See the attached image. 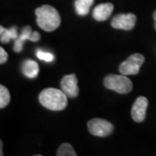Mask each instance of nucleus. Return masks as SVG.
Returning <instances> with one entry per match:
<instances>
[{
  "label": "nucleus",
  "instance_id": "obj_1",
  "mask_svg": "<svg viewBox=\"0 0 156 156\" xmlns=\"http://www.w3.org/2000/svg\"><path fill=\"white\" fill-rule=\"evenodd\" d=\"M67 97L62 90L49 88L44 89L40 93L39 101L43 106L50 110L60 111L67 107Z\"/></svg>",
  "mask_w": 156,
  "mask_h": 156
},
{
  "label": "nucleus",
  "instance_id": "obj_2",
  "mask_svg": "<svg viewBox=\"0 0 156 156\" xmlns=\"http://www.w3.org/2000/svg\"><path fill=\"white\" fill-rule=\"evenodd\" d=\"M37 23L45 31H53L59 27L61 17L58 11L51 5L41 6L36 10Z\"/></svg>",
  "mask_w": 156,
  "mask_h": 156
},
{
  "label": "nucleus",
  "instance_id": "obj_3",
  "mask_svg": "<svg viewBox=\"0 0 156 156\" xmlns=\"http://www.w3.org/2000/svg\"><path fill=\"white\" fill-rule=\"evenodd\" d=\"M104 86L119 94H128L133 89L131 80L125 75H108L104 79Z\"/></svg>",
  "mask_w": 156,
  "mask_h": 156
},
{
  "label": "nucleus",
  "instance_id": "obj_4",
  "mask_svg": "<svg viewBox=\"0 0 156 156\" xmlns=\"http://www.w3.org/2000/svg\"><path fill=\"white\" fill-rule=\"evenodd\" d=\"M145 61V57L143 55L135 53L128 57L126 61H124L120 65L119 70L122 75H136L140 71V69Z\"/></svg>",
  "mask_w": 156,
  "mask_h": 156
},
{
  "label": "nucleus",
  "instance_id": "obj_5",
  "mask_svg": "<svg viewBox=\"0 0 156 156\" xmlns=\"http://www.w3.org/2000/svg\"><path fill=\"white\" fill-rule=\"evenodd\" d=\"M89 133L98 137H106L112 134L114 127L111 123L106 120L95 118L88 122Z\"/></svg>",
  "mask_w": 156,
  "mask_h": 156
},
{
  "label": "nucleus",
  "instance_id": "obj_6",
  "mask_svg": "<svg viewBox=\"0 0 156 156\" xmlns=\"http://www.w3.org/2000/svg\"><path fill=\"white\" fill-rule=\"evenodd\" d=\"M136 23V17L132 13L118 14L112 19L111 25L115 29L130 30Z\"/></svg>",
  "mask_w": 156,
  "mask_h": 156
},
{
  "label": "nucleus",
  "instance_id": "obj_7",
  "mask_svg": "<svg viewBox=\"0 0 156 156\" xmlns=\"http://www.w3.org/2000/svg\"><path fill=\"white\" fill-rule=\"evenodd\" d=\"M77 78L75 74L67 75L62 79L61 87L62 90L68 97L75 98L79 94V88H78Z\"/></svg>",
  "mask_w": 156,
  "mask_h": 156
},
{
  "label": "nucleus",
  "instance_id": "obj_8",
  "mask_svg": "<svg viewBox=\"0 0 156 156\" xmlns=\"http://www.w3.org/2000/svg\"><path fill=\"white\" fill-rule=\"evenodd\" d=\"M40 39V34L37 31H32L30 26L23 27L20 35H18L17 38L14 43V50L16 52H20L23 50V44L26 40H30L31 42H37Z\"/></svg>",
  "mask_w": 156,
  "mask_h": 156
},
{
  "label": "nucleus",
  "instance_id": "obj_9",
  "mask_svg": "<svg viewBox=\"0 0 156 156\" xmlns=\"http://www.w3.org/2000/svg\"><path fill=\"white\" fill-rule=\"evenodd\" d=\"M147 106L148 101L145 96H139L136 99L131 110V115L134 122H141L145 120Z\"/></svg>",
  "mask_w": 156,
  "mask_h": 156
},
{
  "label": "nucleus",
  "instance_id": "obj_10",
  "mask_svg": "<svg viewBox=\"0 0 156 156\" xmlns=\"http://www.w3.org/2000/svg\"><path fill=\"white\" fill-rule=\"evenodd\" d=\"M114 11V5L111 3L101 4L97 5L93 11V17L96 21H105L111 16Z\"/></svg>",
  "mask_w": 156,
  "mask_h": 156
},
{
  "label": "nucleus",
  "instance_id": "obj_11",
  "mask_svg": "<svg viewBox=\"0 0 156 156\" xmlns=\"http://www.w3.org/2000/svg\"><path fill=\"white\" fill-rule=\"evenodd\" d=\"M22 71L26 77H37L39 72L38 64L33 60H25L22 65Z\"/></svg>",
  "mask_w": 156,
  "mask_h": 156
},
{
  "label": "nucleus",
  "instance_id": "obj_12",
  "mask_svg": "<svg viewBox=\"0 0 156 156\" xmlns=\"http://www.w3.org/2000/svg\"><path fill=\"white\" fill-rule=\"evenodd\" d=\"M94 0H76V11L80 16H86L89 12V9L93 5Z\"/></svg>",
  "mask_w": 156,
  "mask_h": 156
},
{
  "label": "nucleus",
  "instance_id": "obj_13",
  "mask_svg": "<svg viewBox=\"0 0 156 156\" xmlns=\"http://www.w3.org/2000/svg\"><path fill=\"white\" fill-rule=\"evenodd\" d=\"M18 37L17 27H11L10 29H5V32L0 36V41L3 44H7L11 42V40H16Z\"/></svg>",
  "mask_w": 156,
  "mask_h": 156
},
{
  "label": "nucleus",
  "instance_id": "obj_14",
  "mask_svg": "<svg viewBox=\"0 0 156 156\" xmlns=\"http://www.w3.org/2000/svg\"><path fill=\"white\" fill-rule=\"evenodd\" d=\"M11 101V95L8 89L0 84V108L6 107Z\"/></svg>",
  "mask_w": 156,
  "mask_h": 156
},
{
  "label": "nucleus",
  "instance_id": "obj_15",
  "mask_svg": "<svg viewBox=\"0 0 156 156\" xmlns=\"http://www.w3.org/2000/svg\"><path fill=\"white\" fill-rule=\"evenodd\" d=\"M56 155L57 156H76V154L74 150V148L72 147V146L69 143H63L62 144L58 151L56 153Z\"/></svg>",
  "mask_w": 156,
  "mask_h": 156
},
{
  "label": "nucleus",
  "instance_id": "obj_16",
  "mask_svg": "<svg viewBox=\"0 0 156 156\" xmlns=\"http://www.w3.org/2000/svg\"><path fill=\"white\" fill-rule=\"evenodd\" d=\"M37 58L42 60V61L48 62H51L55 60V56L53 54H51L50 52H46L42 50H37Z\"/></svg>",
  "mask_w": 156,
  "mask_h": 156
},
{
  "label": "nucleus",
  "instance_id": "obj_17",
  "mask_svg": "<svg viewBox=\"0 0 156 156\" xmlns=\"http://www.w3.org/2000/svg\"><path fill=\"white\" fill-rule=\"evenodd\" d=\"M8 60V54L2 47H0V64L5 63Z\"/></svg>",
  "mask_w": 156,
  "mask_h": 156
},
{
  "label": "nucleus",
  "instance_id": "obj_18",
  "mask_svg": "<svg viewBox=\"0 0 156 156\" xmlns=\"http://www.w3.org/2000/svg\"><path fill=\"white\" fill-rule=\"evenodd\" d=\"M4 154H3V142H2V140H0V156H2Z\"/></svg>",
  "mask_w": 156,
  "mask_h": 156
},
{
  "label": "nucleus",
  "instance_id": "obj_19",
  "mask_svg": "<svg viewBox=\"0 0 156 156\" xmlns=\"http://www.w3.org/2000/svg\"><path fill=\"white\" fill-rule=\"evenodd\" d=\"M5 28H4L2 25H0V36L5 32Z\"/></svg>",
  "mask_w": 156,
  "mask_h": 156
},
{
  "label": "nucleus",
  "instance_id": "obj_20",
  "mask_svg": "<svg viewBox=\"0 0 156 156\" xmlns=\"http://www.w3.org/2000/svg\"><path fill=\"white\" fill-rule=\"evenodd\" d=\"M154 21H155V23H154V28L156 30V11H154Z\"/></svg>",
  "mask_w": 156,
  "mask_h": 156
}]
</instances>
